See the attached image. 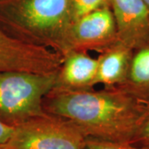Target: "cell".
Here are the masks:
<instances>
[{"mask_svg":"<svg viewBox=\"0 0 149 149\" xmlns=\"http://www.w3.org/2000/svg\"><path fill=\"white\" fill-rule=\"evenodd\" d=\"M43 106L49 114L73 123L87 138L128 143L149 114V102L119 86L101 91L54 88Z\"/></svg>","mask_w":149,"mask_h":149,"instance_id":"cell-1","label":"cell"},{"mask_svg":"<svg viewBox=\"0 0 149 149\" xmlns=\"http://www.w3.org/2000/svg\"><path fill=\"white\" fill-rule=\"evenodd\" d=\"M0 14L23 41L65 56L74 22L73 0H5Z\"/></svg>","mask_w":149,"mask_h":149,"instance_id":"cell-2","label":"cell"},{"mask_svg":"<svg viewBox=\"0 0 149 149\" xmlns=\"http://www.w3.org/2000/svg\"><path fill=\"white\" fill-rule=\"evenodd\" d=\"M57 72L0 71V120L16 127L47 115L44 100L56 86Z\"/></svg>","mask_w":149,"mask_h":149,"instance_id":"cell-3","label":"cell"},{"mask_svg":"<svg viewBox=\"0 0 149 149\" xmlns=\"http://www.w3.org/2000/svg\"><path fill=\"white\" fill-rule=\"evenodd\" d=\"M86 140L73 123L47 113L14 127L3 149H86Z\"/></svg>","mask_w":149,"mask_h":149,"instance_id":"cell-4","label":"cell"},{"mask_svg":"<svg viewBox=\"0 0 149 149\" xmlns=\"http://www.w3.org/2000/svg\"><path fill=\"white\" fill-rule=\"evenodd\" d=\"M63 61L64 56L61 54L10 37L0 28V71L51 73L59 70Z\"/></svg>","mask_w":149,"mask_h":149,"instance_id":"cell-5","label":"cell"},{"mask_svg":"<svg viewBox=\"0 0 149 149\" xmlns=\"http://www.w3.org/2000/svg\"><path fill=\"white\" fill-rule=\"evenodd\" d=\"M118 43L119 40L113 12L110 7H104L73 22L68 37L67 53L70 51L102 53Z\"/></svg>","mask_w":149,"mask_h":149,"instance_id":"cell-6","label":"cell"},{"mask_svg":"<svg viewBox=\"0 0 149 149\" xmlns=\"http://www.w3.org/2000/svg\"><path fill=\"white\" fill-rule=\"evenodd\" d=\"M119 42L137 50L149 44V13L143 0H109Z\"/></svg>","mask_w":149,"mask_h":149,"instance_id":"cell-7","label":"cell"},{"mask_svg":"<svg viewBox=\"0 0 149 149\" xmlns=\"http://www.w3.org/2000/svg\"><path fill=\"white\" fill-rule=\"evenodd\" d=\"M98 58L87 52L70 51L57 72L55 88L68 90H87L95 86L98 70Z\"/></svg>","mask_w":149,"mask_h":149,"instance_id":"cell-8","label":"cell"},{"mask_svg":"<svg viewBox=\"0 0 149 149\" xmlns=\"http://www.w3.org/2000/svg\"><path fill=\"white\" fill-rule=\"evenodd\" d=\"M133 52L119 42L100 53L95 85L110 88L123 85L128 77Z\"/></svg>","mask_w":149,"mask_h":149,"instance_id":"cell-9","label":"cell"},{"mask_svg":"<svg viewBox=\"0 0 149 149\" xmlns=\"http://www.w3.org/2000/svg\"><path fill=\"white\" fill-rule=\"evenodd\" d=\"M119 87L149 102V44L133 52L127 80Z\"/></svg>","mask_w":149,"mask_h":149,"instance_id":"cell-10","label":"cell"},{"mask_svg":"<svg viewBox=\"0 0 149 149\" xmlns=\"http://www.w3.org/2000/svg\"><path fill=\"white\" fill-rule=\"evenodd\" d=\"M110 7L109 0H73L74 22L91 12Z\"/></svg>","mask_w":149,"mask_h":149,"instance_id":"cell-11","label":"cell"},{"mask_svg":"<svg viewBox=\"0 0 149 149\" xmlns=\"http://www.w3.org/2000/svg\"><path fill=\"white\" fill-rule=\"evenodd\" d=\"M86 149H145L128 143L110 142L87 138Z\"/></svg>","mask_w":149,"mask_h":149,"instance_id":"cell-12","label":"cell"},{"mask_svg":"<svg viewBox=\"0 0 149 149\" xmlns=\"http://www.w3.org/2000/svg\"><path fill=\"white\" fill-rule=\"evenodd\" d=\"M130 143L135 146H144L149 144V114Z\"/></svg>","mask_w":149,"mask_h":149,"instance_id":"cell-13","label":"cell"},{"mask_svg":"<svg viewBox=\"0 0 149 149\" xmlns=\"http://www.w3.org/2000/svg\"><path fill=\"white\" fill-rule=\"evenodd\" d=\"M14 131V127L8 125L0 120V149L3 148L11 139Z\"/></svg>","mask_w":149,"mask_h":149,"instance_id":"cell-14","label":"cell"},{"mask_svg":"<svg viewBox=\"0 0 149 149\" xmlns=\"http://www.w3.org/2000/svg\"><path fill=\"white\" fill-rule=\"evenodd\" d=\"M144 3L146 4L147 6V8H148V13H149V0H143Z\"/></svg>","mask_w":149,"mask_h":149,"instance_id":"cell-15","label":"cell"},{"mask_svg":"<svg viewBox=\"0 0 149 149\" xmlns=\"http://www.w3.org/2000/svg\"><path fill=\"white\" fill-rule=\"evenodd\" d=\"M139 147H142V148H143L145 149H149V144L148 145H144V146H139Z\"/></svg>","mask_w":149,"mask_h":149,"instance_id":"cell-16","label":"cell"}]
</instances>
